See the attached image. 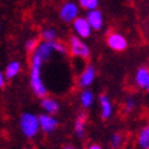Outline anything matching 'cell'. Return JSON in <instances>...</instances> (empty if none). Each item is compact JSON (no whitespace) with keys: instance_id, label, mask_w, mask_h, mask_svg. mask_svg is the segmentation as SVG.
Here are the masks:
<instances>
[{"instance_id":"cell-10","label":"cell","mask_w":149,"mask_h":149,"mask_svg":"<svg viewBox=\"0 0 149 149\" xmlns=\"http://www.w3.org/2000/svg\"><path fill=\"white\" fill-rule=\"evenodd\" d=\"M99 104H100V116L102 120H109L113 115V104L108 95L102 93L99 96Z\"/></svg>"},{"instance_id":"cell-19","label":"cell","mask_w":149,"mask_h":149,"mask_svg":"<svg viewBox=\"0 0 149 149\" xmlns=\"http://www.w3.org/2000/svg\"><path fill=\"white\" fill-rule=\"evenodd\" d=\"M123 143H124V136H123L121 133H113L111 136V141H109V144H111L112 149H120L121 145H123Z\"/></svg>"},{"instance_id":"cell-6","label":"cell","mask_w":149,"mask_h":149,"mask_svg":"<svg viewBox=\"0 0 149 149\" xmlns=\"http://www.w3.org/2000/svg\"><path fill=\"white\" fill-rule=\"evenodd\" d=\"M96 76H97V71H96V67L92 64H88L85 68L81 71V73L79 74L77 77V85L80 88H89L95 80H96Z\"/></svg>"},{"instance_id":"cell-8","label":"cell","mask_w":149,"mask_h":149,"mask_svg":"<svg viewBox=\"0 0 149 149\" xmlns=\"http://www.w3.org/2000/svg\"><path fill=\"white\" fill-rule=\"evenodd\" d=\"M39 123H40V130L47 134L53 133L59 128V120L56 118V116L45 113V112L39 116Z\"/></svg>"},{"instance_id":"cell-1","label":"cell","mask_w":149,"mask_h":149,"mask_svg":"<svg viewBox=\"0 0 149 149\" xmlns=\"http://www.w3.org/2000/svg\"><path fill=\"white\" fill-rule=\"evenodd\" d=\"M41 63L39 59L32 57L31 56V71H29V84H31V89L33 95L39 99H43L48 95V89H47L44 80L41 77Z\"/></svg>"},{"instance_id":"cell-2","label":"cell","mask_w":149,"mask_h":149,"mask_svg":"<svg viewBox=\"0 0 149 149\" xmlns=\"http://www.w3.org/2000/svg\"><path fill=\"white\" fill-rule=\"evenodd\" d=\"M19 127L22 133L27 139H33L40 132V123H39V116L31 112H24L20 118H19Z\"/></svg>"},{"instance_id":"cell-13","label":"cell","mask_w":149,"mask_h":149,"mask_svg":"<svg viewBox=\"0 0 149 149\" xmlns=\"http://www.w3.org/2000/svg\"><path fill=\"white\" fill-rule=\"evenodd\" d=\"M40 107H41V109H44L45 113H49V115H56L60 111L59 101L56 99H53V97H48V96L41 99Z\"/></svg>"},{"instance_id":"cell-21","label":"cell","mask_w":149,"mask_h":149,"mask_svg":"<svg viewBox=\"0 0 149 149\" xmlns=\"http://www.w3.org/2000/svg\"><path fill=\"white\" fill-rule=\"evenodd\" d=\"M39 44V40H37L36 37H32V39H28L27 41H25V49L28 51V52H31L36 48V45Z\"/></svg>"},{"instance_id":"cell-20","label":"cell","mask_w":149,"mask_h":149,"mask_svg":"<svg viewBox=\"0 0 149 149\" xmlns=\"http://www.w3.org/2000/svg\"><path fill=\"white\" fill-rule=\"evenodd\" d=\"M136 105H137V102H136V99H134L133 96H128L127 99H125V102H124V109H125V112H132V111H134Z\"/></svg>"},{"instance_id":"cell-23","label":"cell","mask_w":149,"mask_h":149,"mask_svg":"<svg viewBox=\"0 0 149 149\" xmlns=\"http://www.w3.org/2000/svg\"><path fill=\"white\" fill-rule=\"evenodd\" d=\"M87 149H104L101 145H99V144H91V145L87 146Z\"/></svg>"},{"instance_id":"cell-18","label":"cell","mask_w":149,"mask_h":149,"mask_svg":"<svg viewBox=\"0 0 149 149\" xmlns=\"http://www.w3.org/2000/svg\"><path fill=\"white\" fill-rule=\"evenodd\" d=\"M40 35H41V39L45 41L57 40V31L55 28H44Z\"/></svg>"},{"instance_id":"cell-15","label":"cell","mask_w":149,"mask_h":149,"mask_svg":"<svg viewBox=\"0 0 149 149\" xmlns=\"http://www.w3.org/2000/svg\"><path fill=\"white\" fill-rule=\"evenodd\" d=\"M136 144L139 149H149V124L144 125L140 129L136 139Z\"/></svg>"},{"instance_id":"cell-9","label":"cell","mask_w":149,"mask_h":149,"mask_svg":"<svg viewBox=\"0 0 149 149\" xmlns=\"http://www.w3.org/2000/svg\"><path fill=\"white\" fill-rule=\"evenodd\" d=\"M85 19H87V22L89 23L91 28L93 31H101L104 28V15H102V12L99 8L87 11Z\"/></svg>"},{"instance_id":"cell-16","label":"cell","mask_w":149,"mask_h":149,"mask_svg":"<svg viewBox=\"0 0 149 149\" xmlns=\"http://www.w3.org/2000/svg\"><path fill=\"white\" fill-rule=\"evenodd\" d=\"M22 71V64L17 60H12L9 61L8 65L6 67V71H4V76H6L7 80H12L13 77H16Z\"/></svg>"},{"instance_id":"cell-22","label":"cell","mask_w":149,"mask_h":149,"mask_svg":"<svg viewBox=\"0 0 149 149\" xmlns=\"http://www.w3.org/2000/svg\"><path fill=\"white\" fill-rule=\"evenodd\" d=\"M6 80H7V79H6V76H4V73L0 71V89L6 85Z\"/></svg>"},{"instance_id":"cell-17","label":"cell","mask_w":149,"mask_h":149,"mask_svg":"<svg viewBox=\"0 0 149 149\" xmlns=\"http://www.w3.org/2000/svg\"><path fill=\"white\" fill-rule=\"evenodd\" d=\"M77 4L84 11H91V9L99 8L100 0H77Z\"/></svg>"},{"instance_id":"cell-7","label":"cell","mask_w":149,"mask_h":149,"mask_svg":"<svg viewBox=\"0 0 149 149\" xmlns=\"http://www.w3.org/2000/svg\"><path fill=\"white\" fill-rule=\"evenodd\" d=\"M72 27H73L74 35L81 37V39H88V37H91V35H92V32H93V29L91 28L89 23L87 22L85 16H84V17L83 16H77V17L72 22Z\"/></svg>"},{"instance_id":"cell-5","label":"cell","mask_w":149,"mask_h":149,"mask_svg":"<svg viewBox=\"0 0 149 149\" xmlns=\"http://www.w3.org/2000/svg\"><path fill=\"white\" fill-rule=\"evenodd\" d=\"M107 45L115 52H123L128 48V40L127 37L120 32H111L107 36Z\"/></svg>"},{"instance_id":"cell-12","label":"cell","mask_w":149,"mask_h":149,"mask_svg":"<svg viewBox=\"0 0 149 149\" xmlns=\"http://www.w3.org/2000/svg\"><path fill=\"white\" fill-rule=\"evenodd\" d=\"M149 81V68L148 67H140L134 73V84L140 89H145Z\"/></svg>"},{"instance_id":"cell-24","label":"cell","mask_w":149,"mask_h":149,"mask_svg":"<svg viewBox=\"0 0 149 149\" xmlns=\"http://www.w3.org/2000/svg\"><path fill=\"white\" fill-rule=\"evenodd\" d=\"M63 149H76L74 148V146H71V145H68V146H64V148Z\"/></svg>"},{"instance_id":"cell-14","label":"cell","mask_w":149,"mask_h":149,"mask_svg":"<svg viewBox=\"0 0 149 149\" xmlns=\"http://www.w3.org/2000/svg\"><path fill=\"white\" fill-rule=\"evenodd\" d=\"M85 127H87V117H85L84 113H80L77 116V118L74 120V125H73V133L79 140H83L85 137V133H87Z\"/></svg>"},{"instance_id":"cell-11","label":"cell","mask_w":149,"mask_h":149,"mask_svg":"<svg viewBox=\"0 0 149 149\" xmlns=\"http://www.w3.org/2000/svg\"><path fill=\"white\" fill-rule=\"evenodd\" d=\"M79 101H80L81 107L84 109H91L95 105V101H96V96L93 91H91L89 88H84L83 91L79 95Z\"/></svg>"},{"instance_id":"cell-4","label":"cell","mask_w":149,"mask_h":149,"mask_svg":"<svg viewBox=\"0 0 149 149\" xmlns=\"http://www.w3.org/2000/svg\"><path fill=\"white\" fill-rule=\"evenodd\" d=\"M79 13H80V7L74 1H65L59 11V16L64 23H72L77 16H80Z\"/></svg>"},{"instance_id":"cell-26","label":"cell","mask_w":149,"mask_h":149,"mask_svg":"<svg viewBox=\"0 0 149 149\" xmlns=\"http://www.w3.org/2000/svg\"><path fill=\"white\" fill-rule=\"evenodd\" d=\"M25 149H31V148H25Z\"/></svg>"},{"instance_id":"cell-3","label":"cell","mask_w":149,"mask_h":149,"mask_svg":"<svg viewBox=\"0 0 149 149\" xmlns=\"http://www.w3.org/2000/svg\"><path fill=\"white\" fill-rule=\"evenodd\" d=\"M68 52L71 53L73 57L84 59V60L89 59V56H91L89 47L87 45L85 41H84V39L76 36V35H73V36L69 37V40H68Z\"/></svg>"},{"instance_id":"cell-25","label":"cell","mask_w":149,"mask_h":149,"mask_svg":"<svg viewBox=\"0 0 149 149\" xmlns=\"http://www.w3.org/2000/svg\"><path fill=\"white\" fill-rule=\"evenodd\" d=\"M145 89H146V91H148V92H149V81H148V84H146V87H145Z\"/></svg>"}]
</instances>
